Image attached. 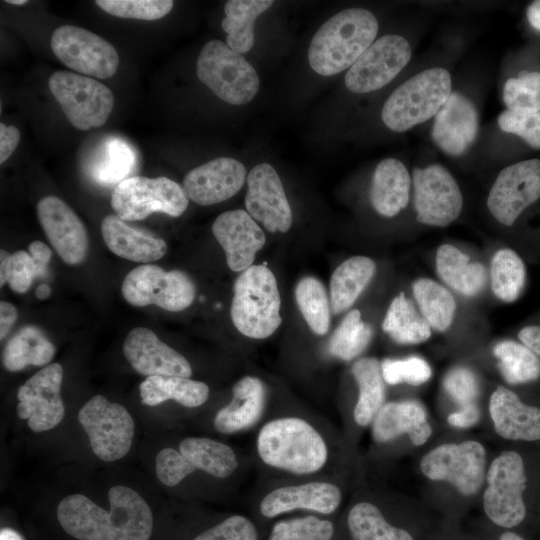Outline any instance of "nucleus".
Instances as JSON below:
<instances>
[{"label": "nucleus", "mask_w": 540, "mask_h": 540, "mask_svg": "<svg viewBox=\"0 0 540 540\" xmlns=\"http://www.w3.org/2000/svg\"><path fill=\"white\" fill-rule=\"evenodd\" d=\"M55 346L35 326H24L6 343L3 350V365L11 372L24 369L28 365L43 366L50 362Z\"/></svg>", "instance_id": "f704fd0d"}, {"label": "nucleus", "mask_w": 540, "mask_h": 540, "mask_svg": "<svg viewBox=\"0 0 540 540\" xmlns=\"http://www.w3.org/2000/svg\"><path fill=\"white\" fill-rule=\"evenodd\" d=\"M408 434L414 445L424 444L432 433L424 407L417 401L385 403L372 421L375 441L384 443Z\"/></svg>", "instance_id": "cd10ccee"}, {"label": "nucleus", "mask_w": 540, "mask_h": 540, "mask_svg": "<svg viewBox=\"0 0 540 540\" xmlns=\"http://www.w3.org/2000/svg\"><path fill=\"white\" fill-rule=\"evenodd\" d=\"M412 178L405 165L396 158H385L376 166L371 183L370 200L382 216L394 217L410 198Z\"/></svg>", "instance_id": "c756f323"}, {"label": "nucleus", "mask_w": 540, "mask_h": 540, "mask_svg": "<svg viewBox=\"0 0 540 540\" xmlns=\"http://www.w3.org/2000/svg\"><path fill=\"white\" fill-rule=\"evenodd\" d=\"M376 270L366 256H353L342 262L330 279V304L334 314L350 308L369 284Z\"/></svg>", "instance_id": "473e14b6"}, {"label": "nucleus", "mask_w": 540, "mask_h": 540, "mask_svg": "<svg viewBox=\"0 0 540 540\" xmlns=\"http://www.w3.org/2000/svg\"><path fill=\"white\" fill-rule=\"evenodd\" d=\"M256 448L267 466L295 475L317 473L328 460L324 437L310 422L295 416L265 423L257 434Z\"/></svg>", "instance_id": "f03ea898"}, {"label": "nucleus", "mask_w": 540, "mask_h": 540, "mask_svg": "<svg viewBox=\"0 0 540 540\" xmlns=\"http://www.w3.org/2000/svg\"><path fill=\"white\" fill-rule=\"evenodd\" d=\"M436 268L439 277L448 286L466 296L476 295L486 284L484 265L471 262L467 254L450 244L438 248Z\"/></svg>", "instance_id": "7c9ffc66"}, {"label": "nucleus", "mask_w": 540, "mask_h": 540, "mask_svg": "<svg viewBox=\"0 0 540 540\" xmlns=\"http://www.w3.org/2000/svg\"><path fill=\"white\" fill-rule=\"evenodd\" d=\"M0 540H24L23 537L13 529L2 528L0 531Z\"/></svg>", "instance_id": "e2e57ef3"}, {"label": "nucleus", "mask_w": 540, "mask_h": 540, "mask_svg": "<svg viewBox=\"0 0 540 540\" xmlns=\"http://www.w3.org/2000/svg\"><path fill=\"white\" fill-rule=\"evenodd\" d=\"M247 180L246 168L231 157H218L188 171L183 189L201 206L221 203L237 194Z\"/></svg>", "instance_id": "4be33fe9"}, {"label": "nucleus", "mask_w": 540, "mask_h": 540, "mask_svg": "<svg viewBox=\"0 0 540 540\" xmlns=\"http://www.w3.org/2000/svg\"><path fill=\"white\" fill-rule=\"evenodd\" d=\"M374 14L362 8L342 10L325 21L308 48L310 67L323 76L350 68L374 43L378 33Z\"/></svg>", "instance_id": "7ed1b4c3"}, {"label": "nucleus", "mask_w": 540, "mask_h": 540, "mask_svg": "<svg viewBox=\"0 0 540 540\" xmlns=\"http://www.w3.org/2000/svg\"><path fill=\"white\" fill-rule=\"evenodd\" d=\"M346 527L351 540H413L406 530L390 524L376 505L366 501L350 508Z\"/></svg>", "instance_id": "e433bc0d"}, {"label": "nucleus", "mask_w": 540, "mask_h": 540, "mask_svg": "<svg viewBox=\"0 0 540 540\" xmlns=\"http://www.w3.org/2000/svg\"><path fill=\"white\" fill-rule=\"evenodd\" d=\"M412 290L420 311L430 327L440 332L447 330L456 309L452 294L442 285L427 278L416 280Z\"/></svg>", "instance_id": "58836bf2"}, {"label": "nucleus", "mask_w": 540, "mask_h": 540, "mask_svg": "<svg viewBox=\"0 0 540 540\" xmlns=\"http://www.w3.org/2000/svg\"><path fill=\"white\" fill-rule=\"evenodd\" d=\"M352 375L359 388L354 420L359 426L369 425L384 405L385 387L381 364L375 358H361L352 366Z\"/></svg>", "instance_id": "c9c22d12"}, {"label": "nucleus", "mask_w": 540, "mask_h": 540, "mask_svg": "<svg viewBox=\"0 0 540 540\" xmlns=\"http://www.w3.org/2000/svg\"><path fill=\"white\" fill-rule=\"evenodd\" d=\"M498 125L502 131L516 135L531 148L540 149V111L506 109L499 114Z\"/></svg>", "instance_id": "3c124183"}, {"label": "nucleus", "mask_w": 540, "mask_h": 540, "mask_svg": "<svg viewBox=\"0 0 540 540\" xmlns=\"http://www.w3.org/2000/svg\"><path fill=\"white\" fill-rule=\"evenodd\" d=\"M384 381L395 385L408 383L420 385L431 377V368L428 363L419 357L406 359H385L381 363Z\"/></svg>", "instance_id": "8fccbe9b"}, {"label": "nucleus", "mask_w": 540, "mask_h": 540, "mask_svg": "<svg viewBox=\"0 0 540 540\" xmlns=\"http://www.w3.org/2000/svg\"><path fill=\"white\" fill-rule=\"evenodd\" d=\"M110 510L82 494L64 497L57 518L70 536L78 540H149L153 514L143 497L127 486L109 490Z\"/></svg>", "instance_id": "f257e3e1"}, {"label": "nucleus", "mask_w": 540, "mask_h": 540, "mask_svg": "<svg viewBox=\"0 0 540 540\" xmlns=\"http://www.w3.org/2000/svg\"><path fill=\"white\" fill-rule=\"evenodd\" d=\"M527 477L519 453L505 451L496 457L487 472L488 486L483 495L486 515L498 526L511 528L526 515L523 492Z\"/></svg>", "instance_id": "9b49d317"}, {"label": "nucleus", "mask_w": 540, "mask_h": 540, "mask_svg": "<svg viewBox=\"0 0 540 540\" xmlns=\"http://www.w3.org/2000/svg\"><path fill=\"white\" fill-rule=\"evenodd\" d=\"M490 276L493 293L504 302H513L525 285V265L512 249H500L493 255Z\"/></svg>", "instance_id": "ea45409f"}, {"label": "nucleus", "mask_w": 540, "mask_h": 540, "mask_svg": "<svg viewBox=\"0 0 540 540\" xmlns=\"http://www.w3.org/2000/svg\"><path fill=\"white\" fill-rule=\"evenodd\" d=\"M212 232L223 248L226 262L234 272H243L253 265L256 253L265 244V234L253 217L237 209L220 214Z\"/></svg>", "instance_id": "b1692460"}, {"label": "nucleus", "mask_w": 540, "mask_h": 540, "mask_svg": "<svg viewBox=\"0 0 540 540\" xmlns=\"http://www.w3.org/2000/svg\"><path fill=\"white\" fill-rule=\"evenodd\" d=\"M123 354L135 371L147 377L192 375L188 360L145 327H136L127 334Z\"/></svg>", "instance_id": "5701e85b"}, {"label": "nucleus", "mask_w": 540, "mask_h": 540, "mask_svg": "<svg viewBox=\"0 0 540 540\" xmlns=\"http://www.w3.org/2000/svg\"><path fill=\"white\" fill-rule=\"evenodd\" d=\"M78 421L88 435L93 453L101 460L113 462L129 452L134 421L124 406L95 395L79 410Z\"/></svg>", "instance_id": "f8f14e48"}, {"label": "nucleus", "mask_w": 540, "mask_h": 540, "mask_svg": "<svg viewBox=\"0 0 540 540\" xmlns=\"http://www.w3.org/2000/svg\"><path fill=\"white\" fill-rule=\"evenodd\" d=\"M337 527L327 516L306 514L276 520L265 540H335Z\"/></svg>", "instance_id": "37998d69"}, {"label": "nucleus", "mask_w": 540, "mask_h": 540, "mask_svg": "<svg viewBox=\"0 0 540 540\" xmlns=\"http://www.w3.org/2000/svg\"><path fill=\"white\" fill-rule=\"evenodd\" d=\"M341 500L342 493L336 485L312 481L273 489L261 499L258 511L265 520L298 510L328 516L338 509Z\"/></svg>", "instance_id": "412c9836"}, {"label": "nucleus", "mask_w": 540, "mask_h": 540, "mask_svg": "<svg viewBox=\"0 0 540 540\" xmlns=\"http://www.w3.org/2000/svg\"><path fill=\"white\" fill-rule=\"evenodd\" d=\"M47 267L39 264L28 251L18 250L11 254L8 285L16 293H25L36 277L43 276Z\"/></svg>", "instance_id": "603ef678"}, {"label": "nucleus", "mask_w": 540, "mask_h": 540, "mask_svg": "<svg viewBox=\"0 0 540 540\" xmlns=\"http://www.w3.org/2000/svg\"><path fill=\"white\" fill-rule=\"evenodd\" d=\"M281 299L273 272L252 265L234 283L230 316L235 328L252 339H265L280 326Z\"/></svg>", "instance_id": "20e7f679"}, {"label": "nucleus", "mask_w": 540, "mask_h": 540, "mask_svg": "<svg viewBox=\"0 0 540 540\" xmlns=\"http://www.w3.org/2000/svg\"><path fill=\"white\" fill-rule=\"evenodd\" d=\"M489 411L495 431L509 440H540V409L524 404L504 386L492 393Z\"/></svg>", "instance_id": "a878e982"}, {"label": "nucleus", "mask_w": 540, "mask_h": 540, "mask_svg": "<svg viewBox=\"0 0 540 540\" xmlns=\"http://www.w3.org/2000/svg\"><path fill=\"white\" fill-rule=\"evenodd\" d=\"M382 328L400 344H418L426 341L431 335L430 325L404 293H400L392 300Z\"/></svg>", "instance_id": "4c0bfd02"}, {"label": "nucleus", "mask_w": 540, "mask_h": 540, "mask_svg": "<svg viewBox=\"0 0 540 540\" xmlns=\"http://www.w3.org/2000/svg\"><path fill=\"white\" fill-rule=\"evenodd\" d=\"M134 163V152L126 142L109 139L104 144L101 157L94 164L92 175L98 183L117 185L129 178Z\"/></svg>", "instance_id": "a18cd8bd"}, {"label": "nucleus", "mask_w": 540, "mask_h": 540, "mask_svg": "<svg viewBox=\"0 0 540 540\" xmlns=\"http://www.w3.org/2000/svg\"><path fill=\"white\" fill-rule=\"evenodd\" d=\"M526 16L530 26L540 32V0L533 1L528 6Z\"/></svg>", "instance_id": "680f3d73"}, {"label": "nucleus", "mask_w": 540, "mask_h": 540, "mask_svg": "<svg viewBox=\"0 0 540 540\" xmlns=\"http://www.w3.org/2000/svg\"><path fill=\"white\" fill-rule=\"evenodd\" d=\"M245 206L254 220L271 233H286L292 225V211L281 179L272 165L260 163L247 176Z\"/></svg>", "instance_id": "aec40b11"}, {"label": "nucleus", "mask_w": 540, "mask_h": 540, "mask_svg": "<svg viewBox=\"0 0 540 540\" xmlns=\"http://www.w3.org/2000/svg\"><path fill=\"white\" fill-rule=\"evenodd\" d=\"M110 204L124 221H137L157 212L179 217L188 207V197L167 177L132 176L115 185Z\"/></svg>", "instance_id": "1a4fd4ad"}, {"label": "nucleus", "mask_w": 540, "mask_h": 540, "mask_svg": "<svg viewBox=\"0 0 540 540\" xmlns=\"http://www.w3.org/2000/svg\"><path fill=\"white\" fill-rule=\"evenodd\" d=\"M196 75L218 98L232 105L250 102L260 86L254 67L240 53L216 39L201 49Z\"/></svg>", "instance_id": "423d86ee"}, {"label": "nucleus", "mask_w": 540, "mask_h": 540, "mask_svg": "<svg viewBox=\"0 0 540 540\" xmlns=\"http://www.w3.org/2000/svg\"><path fill=\"white\" fill-rule=\"evenodd\" d=\"M141 401L156 406L175 400L184 407L194 408L204 404L209 397V387L201 381L179 376H149L139 386Z\"/></svg>", "instance_id": "2f4dec72"}, {"label": "nucleus", "mask_w": 540, "mask_h": 540, "mask_svg": "<svg viewBox=\"0 0 540 540\" xmlns=\"http://www.w3.org/2000/svg\"><path fill=\"white\" fill-rule=\"evenodd\" d=\"M95 3L115 17L149 21L166 16L174 5L172 0H97Z\"/></svg>", "instance_id": "de8ad7c7"}, {"label": "nucleus", "mask_w": 540, "mask_h": 540, "mask_svg": "<svg viewBox=\"0 0 540 540\" xmlns=\"http://www.w3.org/2000/svg\"><path fill=\"white\" fill-rule=\"evenodd\" d=\"M272 0H229L225 3L226 17L221 26L226 36V44L242 54L254 45V23L259 15L269 9Z\"/></svg>", "instance_id": "72a5a7b5"}, {"label": "nucleus", "mask_w": 540, "mask_h": 540, "mask_svg": "<svg viewBox=\"0 0 540 540\" xmlns=\"http://www.w3.org/2000/svg\"><path fill=\"white\" fill-rule=\"evenodd\" d=\"M520 341L540 356V325H531L522 328L518 333Z\"/></svg>", "instance_id": "13d9d810"}, {"label": "nucleus", "mask_w": 540, "mask_h": 540, "mask_svg": "<svg viewBox=\"0 0 540 540\" xmlns=\"http://www.w3.org/2000/svg\"><path fill=\"white\" fill-rule=\"evenodd\" d=\"M372 337L369 324L361 319L359 310L350 311L332 334L328 351L332 356L349 361L360 355Z\"/></svg>", "instance_id": "c03bdc74"}, {"label": "nucleus", "mask_w": 540, "mask_h": 540, "mask_svg": "<svg viewBox=\"0 0 540 540\" xmlns=\"http://www.w3.org/2000/svg\"><path fill=\"white\" fill-rule=\"evenodd\" d=\"M411 55V46L404 37L384 35L348 69L345 85L349 91L359 94L379 90L403 70Z\"/></svg>", "instance_id": "dca6fc26"}, {"label": "nucleus", "mask_w": 540, "mask_h": 540, "mask_svg": "<svg viewBox=\"0 0 540 540\" xmlns=\"http://www.w3.org/2000/svg\"><path fill=\"white\" fill-rule=\"evenodd\" d=\"M478 128L476 106L464 94L454 91L435 115L431 135L440 150L457 157L475 141Z\"/></svg>", "instance_id": "393cba45"}, {"label": "nucleus", "mask_w": 540, "mask_h": 540, "mask_svg": "<svg viewBox=\"0 0 540 540\" xmlns=\"http://www.w3.org/2000/svg\"><path fill=\"white\" fill-rule=\"evenodd\" d=\"M192 540H263L250 518L234 514L195 535Z\"/></svg>", "instance_id": "09e8293b"}, {"label": "nucleus", "mask_w": 540, "mask_h": 540, "mask_svg": "<svg viewBox=\"0 0 540 540\" xmlns=\"http://www.w3.org/2000/svg\"><path fill=\"white\" fill-rule=\"evenodd\" d=\"M295 299L309 328L324 335L330 326V302L324 285L316 278H302L295 287Z\"/></svg>", "instance_id": "79ce46f5"}, {"label": "nucleus", "mask_w": 540, "mask_h": 540, "mask_svg": "<svg viewBox=\"0 0 540 540\" xmlns=\"http://www.w3.org/2000/svg\"><path fill=\"white\" fill-rule=\"evenodd\" d=\"M124 299L136 307L156 305L170 312L188 308L194 301L196 287L183 271H166L154 264H144L132 269L124 278Z\"/></svg>", "instance_id": "9d476101"}, {"label": "nucleus", "mask_w": 540, "mask_h": 540, "mask_svg": "<svg viewBox=\"0 0 540 540\" xmlns=\"http://www.w3.org/2000/svg\"><path fill=\"white\" fill-rule=\"evenodd\" d=\"M503 101L508 110L540 111V72L522 71L509 78L503 87Z\"/></svg>", "instance_id": "49530a36"}, {"label": "nucleus", "mask_w": 540, "mask_h": 540, "mask_svg": "<svg viewBox=\"0 0 540 540\" xmlns=\"http://www.w3.org/2000/svg\"><path fill=\"white\" fill-rule=\"evenodd\" d=\"M232 400L221 408L215 418V429L232 434L252 427L262 416L266 391L263 382L253 376H244L232 389Z\"/></svg>", "instance_id": "c85d7f7f"}, {"label": "nucleus", "mask_w": 540, "mask_h": 540, "mask_svg": "<svg viewBox=\"0 0 540 540\" xmlns=\"http://www.w3.org/2000/svg\"><path fill=\"white\" fill-rule=\"evenodd\" d=\"M20 131L13 125L0 123V163H4L20 142Z\"/></svg>", "instance_id": "5fc2aeb1"}, {"label": "nucleus", "mask_w": 540, "mask_h": 540, "mask_svg": "<svg viewBox=\"0 0 540 540\" xmlns=\"http://www.w3.org/2000/svg\"><path fill=\"white\" fill-rule=\"evenodd\" d=\"M49 89L70 124L82 131L101 127L114 108V95L103 83L76 72L57 70Z\"/></svg>", "instance_id": "6e6552de"}, {"label": "nucleus", "mask_w": 540, "mask_h": 540, "mask_svg": "<svg viewBox=\"0 0 540 540\" xmlns=\"http://www.w3.org/2000/svg\"><path fill=\"white\" fill-rule=\"evenodd\" d=\"M479 419V410L474 404L462 408L448 417V422L454 427L466 428L474 425Z\"/></svg>", "instance_id": "6e6d98bb"}, {"label": "nucleus", "mask_w": 540, "mask_h": 540, "mask_svg": "<svg viewBox=\"0 0 540 540\" xmlns=\"http://www.w3.org/2000/svg\"><path fill=\"white\" fill-rule=\"evenodd\" d=\"M499 540H524L520 535L514 532H505L503 533Z\"/></svg>", "instance_id": "69168bd1"}, {"label": "nucleus", "mask_w": 540, "mask_h": 540, "mask_svg": "<svg viewBox=\"0 0 540 540\" xmlns=\"http://www.w3.org/2000/svg\"><path fill=\"white\" fill-rule=\"evenodd\" d=\"M540 198V159L511 164L500 171L487 198L493 217L512 226L522 212Z\"/></svg>", "instance_id": "f3484780"}, {"label": "nucleus", "mask_w": 540, "mask_h": 540, "mask_svg": "<svg viewBox=\"0 0 540 540\" xmlns=\"http://www.w3.org/2000/svg\"><path fill=\"white\" fill-rule=\"evenodd\" d=\"M238 465L237 455L229 445L205 437H187L180 442L179 450L164 448L155 459L157 478L168 487L177 485L196 470L226 478Z\"/></svg>", "instance_id": "0eeeda50"}, {"label": "nucleus", "mask_w": 540, "mask_h": 540, "mask_svg": "<svg viewBox=\"0 0 540 540\" xmlns=\"http://www.w3.org/2000/svg\"><path fill=\"white\" fill-rule=\"evenodd\" d=\"M504 379L510 384H523L540 377V359L523 343L502 341L493 350Z\"/></svg>", "instance_id": "a19ab883"}, {"label": "nucleus", "mask_w": 540, "mask_h": 540, "mask_svg": "<svg viewBox=\"0 0 540 540\" xmlns=\"http://www.w3.org/2000/svg\"><path fill=\"white\" fill-rule=\"evenodd\" d=\"M413 205L420 223L445 227L460 215L463 197L451 173L439 164L416 168L412 174Z\"/></svg>", "instance_id": "2eb2a0df"}, {"label": "nucleus", "mask_w": 540, "mask_h": 540, "mask_svg": "<svg viewBox=\"0 0 540 540\" xmlns=\"http://www.w3.org/2000/svg\"><path fill=\"white\" fill-rule=\"evenodd\" d=\"M486 453L477 441L442 444L427 453L420 463L422 473L434 481L451 483L461 494L472 495L485 477Z\"/></svg>", "instance_id": "4468645a"}, {"label": "nucleus", "mask_w": 540, "mask_h": 540, "mask_svg": "<svg viewBox=\"0 0 540 540\" xmlns=\"http://www.w3.org/2000/svg\"><path fill=\"white\" fill-rule=\"evenodd\" d=\"M36 213L43 232L61 259L69 265L82 263L89 240L75 211L59 197L48 195L38 201Z\"/></svg>", "instance_id": "6ab92c4d"}, {"label": "nucleus", "mask_w": 540, "mask_h": 540, "mask_svg": "<svg viewBox=\"0 0 540 540\" xmlns=\"http://www.w3.org/2000/svg\"><path fill=\"white\" fill-rule=\"evenodd\" d=\"M30 255L42 266L47 267L52 257L51 249L41 241H33L28 246Z\"/></svg>", "instance_id": "bf43d9fd"}, {"label": "nucleus", "mask_w": 540, "mask_h": 540, "mask_svg": "<svg viewBox=\"0 0 540 540\" xmlns=\"http://www.w3.org/2000/svg\"><path fill=\"white\" fill-rule=\"evenodd\" d=\"M54 55L78 74L107 79L119 65L114 46L101 36L78 26L63 25L51 35Z\"/></svg>", "instance_id": "ddd939ff"}, {"label": "nucleus", "mask_w": 540, "mask_h": 540, "mask_svg": "<svg viewBox=\"0 0 540 540\" xmlns=\"http://www.w3.org/2000/svg\"><path fill=\"white\" fill-rule=\"evenodd\" d=\"M444 387L451 397L462 406L473 404L479 393L475 374L464 367H457L448 372Z\"/></svg>", "instance_id": "864d4df0"}, {"label": "nucleus", "mask_w": 540, "mask_h": 540, "mask_svg": "<svg viewBox=\"0 0 540 540\" xmlns=\"http://www.w3.org/2000/svg\"><path fill=\"white\" fill-rule=\"evenodd\" d=\"M100 228L108 249L121 258L148 264L162 258L167 251L162 238L130 226L116 214L106 215Z\"/></svg>", "instance_id": "bb28decb"}, {"label": "nucleus", "mask_w": 540, "mask_h": 540, "mask_svg": "<svg viewBox=\"0 0 540 540\" xmlns=\"http://www.w3.org/2000/svg\"><path fill=\"white\" fill-rule=\"evenodd\" d=\"M5 2L12 5L20 6V5L26 4L28 1L27 0H6Z\"/></svg>", "instance_id": "338daca9"}, {"label": "nucleus", "mask_w": 540, "mask_h": 540, "mask_svg": "<svg viewBox=\"0 0 540 540\" xmlns=\"http://www.w3.org/2000/svg\"><path fill=\"white\" fill-rule=\"evenodd\" d=\"M18 317L16 307L6 301L0 302V338L6 337Z\"/></svg>", "instance_id": "4d7b16f0"}, {"label": "nucleus", "mask_w": 540, "mask_h": 540, "mask_svg": "<svg viewBox=\"0 0 540 540\" xmlns=\"http://www.w3.org/2000/svg\"><path fill=\"white\" fill-rule=\"evenodd\" d=\"M10 261L11 254L4 250H0V286L2 287L5 283H8L9 274H10Z\"/></svg>", "instance_id": "052dcab7"}, {"label": "nucleus", "mask_w": 540, "mask_h": 540, "mask_svg": "<svg viewBox=\"0 0 540 540\" xmlns=\"http://www.w3.org/2000/svg\"><path fill=\"white\" fill-rule=\"evenodd\" d=\"M451 93V75L446 69L423 70L391 93L383 105L381 119L390 130L405 132L435 117Z\"/></svg>", "instance_id": "39448f33"}, {"label": "nucleus", "mask_w": 540, "mask_h": 540, "mask_svg": "<svg viewBox=\"0 0 540 540\" xmlns=\"http://www.w3.org/2000/svg\"><path fill=\"white\" fill-rule=\"evenodd\" d=\"M62 379L61 364L52 363L20 386L17 413L21 419L28 420L32 431H47L62 421L65 412L60 394Z\"/></svg>", "instance_id": "a211bd4d"}, {"label": "nucleus", "mask_w": 540, "mask_h": 540, "mask_svg": "<svg viewBox=\"0 0 540 540\" xmlns=\"http://www.w3.org/2000/svg\"><path fill=\"white\" fill-rule=\"evenodd\" d=\"M51 294V289L47 284H41L36 289V297L40 300L47 299Z\"/></svg>", "instance_id": "0e129e2a"}]
</instances>
